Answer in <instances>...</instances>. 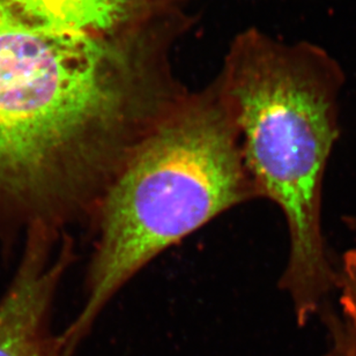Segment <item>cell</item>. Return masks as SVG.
<instances>
[{
	"instance_id": "obj_3",
	"label": "cell",
	"mask_w": 356,
	"mask_h": 356,
	"mask_svg": "<svg viewBox=\"0 0 356 356\" xmlns=\"http://www.w3.org/2000/svg\"><path fill=\"white\" fill-rule=\"evenodd\" d=\"M345 73L323 49L275 52L233 90V115L258 198L284 213L289 234L280 288L303 325L336 286L322 232V184L339 137Z\"/></svg>"
},
{
	"instance_id": "obj_6",
	"label": "cell",
	"mask_w": 356,
	"mask_h": 356,
	"mask_svg": "<svg viewBox=\"0 0 356 356\" xmlns=\"http://www.w3.org/2000/svg\"><path fill=\"white\" fill-rule=\"evenodd\" d=\"M332 345L324 356H356V340L339 319H331Z\"/></svg>"
},
{
	"instance_id": "obj_5",
	"label": "cell",
	"mask_w": 356,
	"mask_h": 356,
	"mask_svg": "<svg viewBox=\"0 0 356 356\" xmlns=\"http://www.w3.org/2000/svg\"><path fill=\"white\" fill-rule=\"evenodd\" d=\"M31 20L63 31L94 35L122 20L125 0H10Z\"/></svg>"
},
{
	"instance_id": "obj_7",
	"label": "cell",
	"mask_w": 356,
	"mask_h": 356,
	"mask_svg": "<svg viewBox=\"0 0 356 356\" xmlns=\"http://www.w3.org/2000/svg\"><path fill=\"white\" fill-rule=\"evenodd\" d=\"M336 287L340 289V296L356 300V249L343 254L341 270L337 274Z\"/></svg>"
},
{
	"instance_id": "obj_4",
	"label": "cell",
	"mask_w": 356,
	"mask_h": 356,
	"mask_svg": "<svg viewBox=\"0 0 356 356\" xmlns=\"http://www.w3.org/2000/svg\"><path fill=\"white\" fill-rule=\"evenodd\" d=\"M33 232L17 275L0 301V356H64L50 331L56 291L73 261L72 242Z\"/></svg>"
},
{
	"instance_id": "obj_2",
	"label": "cell",
	"mask_w": 356,
	"mask_h": 356,
	"mask_svg": "<svg viewBox=\"0 0 356 356\" xmlns=\"http://www.w3.org/2000/svg\"><path fill=\"white\" fill-rule=\"evenodd\" d=\"M256 198L230 111L195 106L168 113L132 152L89 220L95 241L85 305L60 336L67 355L145 266Z\"/></svg>"
},
{
	"instance_id": "obj_1",
	"label": "cell",
	"mask_w": 356,
	"mask_h": 356,
	"mask_svg": "<svg viewBox=\"0 0 356 356\" xmlns=\"http://www.w3.org/2000/svg\"><path fill=\"white\" fill-rule=\"evenodd\" d=\"M94 35L0 0V211L60 234L89 221L156 120L139 113Z\"/></svg>"
},
{
	"instance_id": "obj_9",
	"label": "cell",
	"mask_w": 356,
	"mask_h": 356,
	"mask_svg": "<svg viewBox=\"0 0 356 356\" xmlns=\"http://www.w3.org/2000/svg\"><path fill=\"white\" fill-rule=\"evenodd\" d=\"M347 221H348V225H350L353 229L356 230V216L355 218H350Z\"/></svg>"
},
{
	"instance_id": "obj_8",
	"label": "cell",
	"mask_w": 356,
	"mask_h": 356,
	"mask_svg": "<svg viewBox=\"0 0 356 356\" xmlns=\"http://www.w3.org/2000/svg\"><path fill=\"white\" fill-rule=\"evenodd\" d=\"M340 305H341L343 315L341 322L356 340V300L340 298Z\"/></svg>"
}]
</instances>
